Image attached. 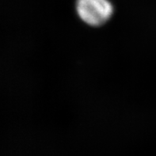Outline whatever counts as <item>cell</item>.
Returning <instances> with one entry per match:
<instances>
[{
  "instance_id": "1",
  "label": "cell",
  "mask_w": 156,
  "mask_h": 156,
  "mask_svg": "<svg viewBox=\"0 0 156 156\" xmlns=\"http://www.w3.org/2000/svg\"><path fill=\"white\" fill-rule=\"evenodd\" d=\"M75 9L79 18L90 26L106 23L114 11L109 0H76Z\"/></svg>"
}]
</instances>
